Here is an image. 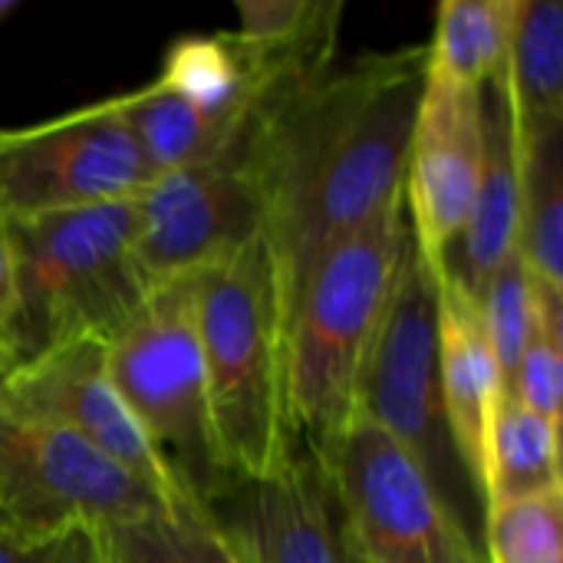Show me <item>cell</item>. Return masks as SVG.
Returning a JSON list of instances; mask_svg holds the SVG:
<instances>
[{"label": "cell", "mask_w": 563, "mask_h": 563, "mask_svg": "<svg viewBox=\"0 0 563 563\" xmlns=\"http://www.w3.org/2000/svg\"><path fill=\"white\" fill-rule=\"evenodd\" d=\"M238 36L251 43H274L300 30L313 10L317 0H238Z\"/></svg>", "instance_id": "484cf974"}, {"label": "cell", "mask_w": 563, "mask_h": 563, "mask_svg": "<svg viewBox=\"0 0 563 563\" xmlns=\"http://www.w3.org/2000/svg\"><path fill=\"white\" fill-rule=\"evenodd\" d=\"M106 360L122 402L172 482L205 508L224 488V478L211 442L195 277L155 287L142 310L106 343Z\"/></svg>", "instance_id": "8992f818"}, {"label": "cell", "mask_w": 563, "mask_h": 563, "mask_svg": "<svg viewBox=\"0 0 563 563\" xmlns=\"http://www.w3.org/2000/svg\"><path fill=\"white\" fill-rule=\"evenodd\" d=\"M112 563H251L208 508L181 501L106 525Z\"/></svg>", "instance_id": "ffe728a7"}, {"label": "cell", "mask_w": 563, "mask_h": 563, "mask_svg": "<svg viewBox=\"0 0 563 563\" xmlns=\"http://www.w3.org/2000/svg\"><path fill=\"white\" fill-rule=\"evenodd\" d=\"M482 554L485 563H563V488L492 505Z\"/></svg>", "instance_id": "7402d4cb"}, {"label": "cell", "mask_w": 563, "mask_h": 563, "mask_svg": "<svg viewBox=\"0 0 563 563\" xmlns=\"http://www.w3.org/2000/svg\"><path fill=\"white\" fill-rule=\"evenodd\" d=\"M343 544H346V538H343ZM346 558H350V563H363V561H360V554H356V551H353L350 544H346Z\"/></svg>", "instance_id": "f1b7e54d"}, {"label": "cell", "mask_w": 563, "mask_h": 563, "mask_svg": "<svg viewBox=\"0 0 563 563\" xmlns=\"http://www.w3.org/2000/svg\"><path fill=\"white\" fill-rule=\"evenodd\" d=\"M112 102L122 122L129 125L132 139L139 142L142 155L155 168V175L218 155L244 129V125L238 132L224 129L221 122L208 119L181 96L165 89L158 79H148L132 92H119L112 96Z\"/></svg>", "instance_id": "ac0fdd59"}, {"label": "cell", "mask_w": 563, "mask_h": 563, "mask_svg": "<svg viewBox=\"0 0 563 563\" xmlns=\"http://www.w3.org/2000/svg\"><path fill=\"white\" fill-rule=\"evenodd\" d=\"M0 563H112L106 525L59 521L46 528H20L0 521Z\"/></svg>", "instance_id": "d4e9b609"}, {"label": "cell", "mask_w": 563, "mask_h": 563, "mask_svg": "<svg viewBox=\"0 0 563 563\" xmlns=\"http://www.w3.org/2000/svg\"><path fill=\"white\" fill-rule=\"evenodd\" d=\"M478 303H482L488 343H492V353H495V363H498V373H501V383L508 393L515 366H518L528 333H531V320H534V284H531L518 251L488 280Z\"/></svg>", "instance_id": "cb8c5ba5"}, {"label": "cell", "mask_w": 563, "mask_h": 563, "mask_svg": "<svg viewBox=\"0 0 563 563\" xmlns=\"http://www.w3.org/2000/svg\"><path fill=\"white\" fill-rule=\"evenodd\" d=\"M0 399L13 412L59 426L122 465L165 505L188 501L122 402L106 360V340L79 336L0 373ZM195 505V501H191Z\"/></svg>", "instance_id": "8fae6325"}, {"label": "cell", "mask_w": 563, "mask_h": 563, "mask_svg": "<svg viewBox=\"0 0 563 563\" xmlns=\"http://www.w3.org/2000/svg\"><path fill=\"white\" fill-rule=\"evenodd\" d=\"M261 231L241 132L211 158L158 175L135 198V257L148 287L195 277Z\"/></svg>", "instance_id": "30bf717a"}, {"label": "cell", "mask_w": 563, "mask_h": 563, "mask_svg": "<svg viewBox=\"0 0 563 563\" xmlns=\"http://www.w3.org/2000/svg\"><path fill=\"white\" fill-rule=\"evenodd\" d=\"M409 241L412 224L406 195H399L307 280L284 330L287 459H303L320 468L356 416L363 363L393 297Z\"/></svg>", "instance_id": "7a4b0ae2"}, {"label": "cell", "mask_w": 563, "mask_h": 563, "mask_svg": "<svg viewBox=\"0 0 563 563\" xmlns=\"http://www.w3.org/2000/svg\"><path fill=\"white\" fill-rule=\"evenodd\" d=\"M482 92L426 82L406 155L402 195L412 238L432 267H442L465 231L482 178Z\"/></svg>", "instance_id": "7c38bea8"}, {"label": "cell", "mask_w": 563, "mask_h": 563, "mask_svg": "<svg viewBox=\"0 0 563 563\" xmlns=\"http://www.w3.org/2000/svg\"><path fill=\"white\" fill-rule=\"evenodd\" d=\"M501 89L518 158L563 139V3L521 0Z\"/></svg>", "instance_id": "2e32d148"}, {"label": "cell", "mask_w": 563, "mask_h": 563, "mask_svg": "<svg viewBox=\"0 0 563 563\" xmlns=\"http://www.w3.org/2000/svg\"><path fill=\"white\" fill-rule=\"evenodd\" d=\"M205 508L251 563H350L333 495L313 462L287 459L264 478L221 488Z\"/></svg>", "instance_id": "4fadbf2b"}, {"label": "cell", "mask_w": 563, "mask_h": 563, "mask_svg": "<svg viewBox=\"0 0 563 563\" xmlns=\"http://www.w3.org/2000/svg\"><path fill=\"white\" fill-rule=\"evenodd\" d=\"M439 284V376L452 445L468 475V485L485 511L488 439L505 383L488 343L478 297H472L452 274L435 271Z\"/></svg>", "instance_id": "5bb4252c"}, {"label": "cell", "mask_w": 563, "mask_h": 563, "mask_svg": "<svg viewBox=\"0 0 563 563\" xmlns=\"http://www.w3.org/2000/svg\"><path fill=\"white\" fill-rule=\"evenodd\" d=\"M155 178L112 96L36 125L0 129V218L7 221L132 201Z\"/></svg>", "instance_id": "ba28073f"}, {"label": "cell", "mask_w": 563, "mask_h": 563, "mask_svg": "<svg viewBox=\"0 0 563 563\" xmlns=\"http://www.w3.org/2000/svg\"><path fill=\"white\" fill-rule=\"evenodd\" d=\"M195 313L208 416L224 488L287 462L284 340L261 231L195 274Z\"/></svg>", "instance_id": "3957f363"}, {"label": "cell", "mask_w": 563, "mask_h": 563, "mask_svg": "<svg viewBox=\"0 0 563 563\" xmlns=\"http://www.w3.org/2000/svg\"><path fill=\"white\" fill-rule=\"evenodd\" d=\"M548 488H563L561 422H551L528 409L518 396L501 393L488 439L485 511L498 501Z\"/></svg>", "instance_id": "d6986e66"}, {"label": "cell", "mask_w": 563, "mask_h": 563, "mask_svg": "<svg viewBox=\"0 0 563 563\" xmlns=\"http://www.w3.org/2000/svg\"><path fill=\"white\" fill-rule=\"evenodd\" d=\"M320 475L363 563H485L416 459L366 416L350 419Z\"/></svg>", "instance_id": "52a82bcc"}, {"label": "cell", "mask_w": 563, "mask_h": 563, "mask_svg": "<svg viewBox=\"0 0 563 563\" xmlns=\"http://www.w3.org/2000/svg\"><path fill=\"white\" fill-rule=\"evenodd\" d=\"M7 231L16 264L13 366L79 336L109 343L152 294L135 257V198L10 218Z\"/></svg>", "instance_id": "277c9868"}, {"label": "cell", "mask_w": 563, "mask_h": 563, "mask_svg": "<svg viewBox=\"0 0 563 563\" xmlns=\"http://www.w3.org/2000/svg\"><path fill=\"white\" fill-rule=\"evenodd\" d=\"M515 251L538 290L563 297V139L521 162Z\"/></svg>", "instance_id": "44dd1931"}, {"label": "cell", "mask_w": 563, "mask_h": 563, "mask_svg": "<svg viewBox=\"0 0 563 563\" xmlns=\"http://www.w3.org/2000/svg\"><path fill=\"white\" fill-rule=\"evenodd\" d=\"M426 46L363 53L267 96L241 142L261 201L280 340L313 271L402 195Z\"/></svg>", "instance_id": "6da1fadb"}, {"label": "cell", "mask_w": 563, "mask_h": 563, "mask_svg": "<svg viewBox=\"0 0 563 563\" xmlns=\"http://www.w3.org/2000/svg\"><path fill=\"white\" fill-rule=\"evenodd\" d=\"M13 336H16V264L7 221L0 218V369L13 366Z\"/></svg>", "instance_id": "4316f807"}, {"label": "cell", "mask_w": 563, "mask_h": 563, "mask_svg": "<svg viewBox=\"0 0 563 563\" xmlns=\"http://www.w3.org/2000/svg\"><path fill=\"white\" fill-rule=\"evenodd\" d=\"M356 416L393 435L426 472L459 525L478 541L485 511L452 445L439 376V284L416 238L373 336L356 389Z\"/></svg>", "instance_id": "5b68a950"}, {"label": "cell", "mask_w": 563, "mask_h": 563, "mask_svg": "<svg viewBox=\"0 0 563 563\" xmlns=\"http://www.w3.org/2000/svg\"><path fill=\"white\" fill-rule=\"evenodd\" d=\"M158 508L168 505L99 449L59 426L20 416L0 399V521L20 528L73 518L119 525Z\"/></svg>", "instance_id": "9c48e42d"}, {"label": "cell", "mask_w": 563, "mask_h": 563, "mask_svg": "<svg viewBox=\"0 0 563 563\" xmlns=\"http://www.w3.org/2000/svg\"><path fill=\"white\" fill-rule=\"evenodd\" d=\"M521 0H442L426 46V82L485 89L501 79Z\"/></svg>", "instance_id": "e0dca14e"}, {"label": "cell", "mask_w": 563, "mask_h": 563, "mask_svg": "<svg viewBox=\"0 0 563 563\" xmlns=\"http://www.w3.org/2000/svg\"><path fill=\"white\" fill-rule=\"evenodd\" d=\"M482 115H485V158H482L475 205L459 244L449 251L442 267H435L452 274L472 297H482L488 280L515 254L518 221H521V158H518L501 79L482 89Z\"/></svg>", "instance_id": "9a60e30c"}, {"label": "cell", "mask_w": 563, "mask_h": 563, "mask_svg": "<svg viewBox=\"0 0 563 563\" xmlns=\"http://www.w3.org/2000/svg\"><path fill=\"white\" fill-rule=\"evenodd\" d=\"M508 393L518 396L538 416L561 422L563 297H551L534 287V320Z\"/></svg>", "instance_id": "603a6c76"}, {"label": "cell", "mask_w": 563, "mask_h": 563, "mask_svg": "<svg viewBox=\"0 0 563 563\" xmlns=\"http://www.w3.org/2000/svg\"><path fill=\"white\" fill-rule=\"evenodd\" d=\"M16 7H20V0H0V23H3Z\"/></svg>", "instance_id": "83f0119b"}]
</instances>
